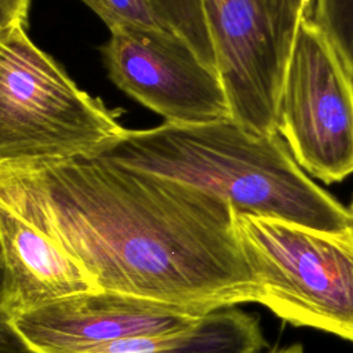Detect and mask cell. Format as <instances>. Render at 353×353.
<instances>
[{
	"label": "cell",
	"mask_w": 353,
	"mask_h": 353,
	"mask_svg": "<svg viewBox=\"0 0 353 353\" xmlns=\"http://www.w3.org/2000/svg\"><path fill=\"white\" fill-rule=\"evenodd\" d=\"M127 131L25 28L0 34V175L98 157Z\"/></svg>",
	"instance_id": "cell-3"
},
{
	"label": "cell",
	"mask_w": 353,
	"mask_h": 353,
	"mask_svg": "<svg viewBox=\"0 0 353 353\" xmlns=\"http://www.w3.org/2000/svg\"><path fill=\"white\" fill-rule=\"evenodd\" d=\"M276 128L314 178L332 183L353 174V77L309 15L287 65Z\"/></svg>",
	"instance_id": "cell-6"
},
{
	"label": "cell",
	"mask_w": 353,
	"mask_h": 353,
	"mask_svg": "<svg viewBox=\"0 0 353 353\" xmlns=\"http://www.w3.org/2000/svg\"><path fill=\"white\" fill-rule=\"evenodd\" d=\"M312 3L201 0L232 119L252 132L277 134L284 74Z\"/></svg>",
	"instance_id": "cell-5"
},
{
	"label": "cell",
	"mask_w": 353,
	"mask_h": 353,
	"mask_svg": "<svg viewBox=\"0 0 353 353\" xmlns=\"http://www.w3.org/2000/svg\"><path fill=\"white\" fill-rule=\"evenodd\" d=\"M1 321L97 290L84 269L22 214L0 203Z\"/></svg>",
	"instance_id": "cell-9"
},
{
	"label": "cell",
	"mask_w": 353,
	"mask_h": 353,
	"mask_svg": "<svg viewBox=\"0 0 353 353\" xmlns=\"http://www.w3.org/2000/svg\"><path fill=\"white\" fill-rule=\"evenodd\" d=\"M313 1V21L331 41L353 77V0Z\"/></svg>",
	"instance_id": "cell-12"
},
{
	"label": "cell",
	"mask_w": 353,
	"mask_h": 353,
	"mask_svg": "<svg viewBox=\"0 0 353 353\" xmlns=\"http://www.w3.org/2000/svg\"><path fill=\"white\" fill-rule=\"evenodd\" d=\"M350 211H352V212H353V203H352V210H350Z\"/></svg>",
	"instance_id": "cell-16"
},
{
	"label": "cell",
	"mask_w": 353,
	"mask_h": 353,
	"mask_svg": "<svg viewBox=\"0 0 353 353\" xmlns=\"http://www.w3.org/2000/svg\"><path fill=\"white\" fill-rule=\"evenodd\" d=\"M102 58L110 80L167 123L232 117L218 70L168 28L113 30L102 46Z\"/></svg>",
	"instance_id": "cell-7"
},
{
	"label": "cell",
	"mask_w": 353,
	"mask_h": 353,
	"mask_svg": "<svg viewBox=\"0 0 353 353\" xmlns=\"http://www.w3.org/2000/svg\"><path fill=\"white\" fill-rule=\"evenodd\" d=\"M265 346L256 317L229 306L181 331L130 338L87 353H259Z\"/></svg>",
	"instance_id": "cell-10"
},
{
	"label": "cell",
	"mask_w": 353,
	"mask_h": 353,
	"mask_svg": "<svg viewBox=\"0 0 353 353\" xmlns=\"http://www.w3.org/2000/svg\"><path fill=\"white\" fill-rule=\"evenodd\" d=\"M98 157L212 193L237 214L327 233L353 230V212L306 175L279 134L252 132L232 117L128 130Z\"/></svg>",
	"instance_id": "cell-2"
},
{
	"label": "cell",
	"mask_w": 353,
	"mask_h": 353,
	"mask_svg": "<svg viewBox=\"0 0 353 353\" xmlns=\"http://www.w3.org/2000/svg\"><path fill=\"white\" fill-rule=\"evenodd\" d=\"M208 312L212 310L94 290L1 323L30 353H87L130 338L189 328Z\"/></svg>",
	"instance_id": "cell-8"
},
{
	"label": "cell",
	"mask_w": 353,
	"mask_h": 353,
	"mask_svg": "<svg viewBox=\"0 0 353 353\" xmlns=\"http://www.w3.org/2000/svg\"><path fill=\"white\" fill-rule=\"evenodd\" d=\"M277 353H303V352H302V346L301 345H294V346H290V347H287L284 350H280Z\"/></svg>",
	"instance_id": "cell-15"
},
{
	"label": "cell",
	"mask_w": 353,
	"mask_h": 353,
	"mask_svg": "<svg viewBox=\"0 0 353 353\" xmlns=\"http://www.w3.org/2000/svg\"><path fill=\"white\" fill-rule=\"evenodd\" d=\"M160 22L179 34L203 62L216 69L201 0H150Z\"/></svg>",
	"instance_id": "cell-11"
},
{
	"label": "cell",
	"mask_w": 353,
	"mask_h": 353,
	"mask_svg": "<svg viewBox=\"0 0 353 353\" xmlns=\"http://www.w3.org/2000/svg\"><path fill=\"white\" fill-rule=\"evenodd\" d=\"M109 28L110 32L121 29H149L164 26L150 0H81ZM165 28V26H164Z\"/></svg>",
	"instance_id": "cell-13"
},
{
	"label": "cell",
	"mask_w": 353,
	"mask_h": 353,
	"mask_svg": "<svg viewBox=\"0 0 353 353\" xmlns=\"http://www.w3.org/2000/svg\"><path fill=\"white\" fill-rule=\"evenodd\" d=\"M0 203L55 240L97 290L216 310L259 302L223 199L105 157L0 175Z\"/></svg>",
	"instance_id": "cell-1"
},
{
	"label": "cell",
	"mask_w": 353,
	"mask_h": 353,
	"mask_svg": "<svg viewBox=\"0 0 353 353\" xmlns=\"http://www.w3.org/2000/svg\"><path fill=\"white\" fill-rule=\"evenodd\" d=\"M259 302L298 327L353 342V230L319 232L236 212Z\"/></svg>",
	"instance_id": "cell-4"
},
{
	"label": "cell",
	"mask_w": 353,
	"mask_h": 353,
	"mask_svg": "<svg viewBox=\"0 0 353 353\" xmlns=\"http://www.w3.org/2000/svg\"><path fill=\"white\" fill-rule=\"evenodd\" d=\"M30 0H0V34L28 25Z\"/></svg>",
	"instance_id": "cell-14"
}]
</instances>
